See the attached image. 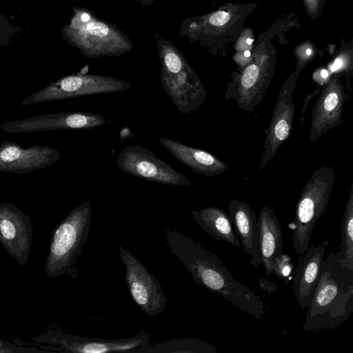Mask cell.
<instances>
[{"label":"cell","instance_id":"6da1fadb","mask_svg":"<svg viewBox=\"0 0 353 353\" xmlns=\"http://www.w3.org/2000/svg\"><path fill=\"white\" fill-rule=\"evenodd\" d=\"M164 238L170 252L183 263L196 283L256 319L265 317V307L260 296L236 281L216 255L174 228H164Z\"/></svg>","mask_w":353,"mask_h":353},{"label":"cell","instance_id":"7a4b0ae2","mask_svg":"<svg viewBox=\"0 0 353 353\" xmlns=\"http://www.w3.org/2000/svg\"><path fill=\"white\" fill-rule=\"evenodd\" d=\"M305 332L332 330L353 312V270L336 253L330 252L321 265L314 295L306 308Z\"/></svg>","mask_w":353,"mask_h":353},{"label":"cell","instance_id":"3957f363","mask_svg":"<svg viewBox=\"0 0 353 353\" xmlns=\"http://www.w3.org/2000/svg\"><path fill=\"white\" fill-rule=\"evenodd\" d=\"M91 203L84 201L73 208L54 230L45 262V273L54 279L65 274H78L76 261L88 241Z\"/></svg>","mask_w":353,"mask_h":353},{"label":"cell","instance_id":"277c9868","mask_svg":"<svg viewBox=\"0 0 353 353\" xmlns=\"http://www.w3.org/2000/svg\"><path fill=\"white\" fill-rule=\"evenodd\" d=\"M336 174L332 166L316 169L302 189L296 204L292 241L296 254L302 255L309 247L314 226L326 212Z\"/></svg>","mask_w":353,"mask_h":353},{"label":"cell","instance_id":"5b68a950","mask_svg":"<svg viewBox=\"0 0 353 353\" xmlns=\"http://www.w3.org/2000/svg\"><path fill=\"white\" fill-rule=\"evenodd\" d=\"M34 343L48 350L76 353L130 352L139 353L150 343L148 334L141 332L130 338L104 339L70 335L48 331L32 338Z\"/></svg>","mask_w":353,"mask_h":353},{"label":"cell","instance_id":"8992f818","mask_svg":"<svg viewBox=\"0 0 353 353\" xmlns=\"http://www.w3.org/2000/svg\"><path fill=\"white\" fill-rule=\"evenodd\" d=\"M130 87L129 83L108 77L70 75L52 82L30 94L20 105H28L77 97L114 93L126 90Z\"/></svg>","mask_w":353,"mask_h":353},{"label":"cell","instance_id":"52a82bcc","mask_svg":"<svg viewBox=\"0 0 353 353\" xmlns=\"http://www.w3.org/2000/svg\"><path fill=\"white\" fill-rule=\"evenodd\" d=\"M119 250L125 268V279L132 299L146 314L158 316L166 304L160 283L130 252L121 245H119Z\"/></svg>","mask_w":353,"mask_h":353},{"label":"cell","instance_id":"ba28073f","mask_svg":"<svg viewBox=\"0 0 353 353\" xmlns=\"http://www.w3.org/2000/svg\"><path fill=\"white\" fill-rule=\"evenodd\" d=\"M117 163L126 173L148 181L174 186L192 184L183 174L139 145L124 148L119 154Z\"/></svg>","mask_w":353,"mask_h":353},{"label":"cell","instance_id":"9c48e42d","mask_svg":"<svg viewBox=\"0 0 353 353\" xmlns=\"http://www.w3.org/2000/svg\"><path fill=\"white\" fill-rule=\"evenodd\" d=\"M296 79V75L290 77L279 91L270 125L265 131V138L259 161V171L265 168L291 134L295 114L292 97Z\"/></svg>","mask_w":353,"mask_h":353},{"label":"cell","instance_id":"30bf717a","mask_svg":"<svg viewBox=\"0 0 353 353\" xmlns=\"http://www.w3.org/2000/svg\"><path fill=\"white\" fill-rule=\"evenodd\" d=\"M32 238L29 216L12 203H1L0 243L20 266L28 263Z\"/></svg>","mask_w":353,"mask_h":353},{"label":"cell","instance_id":"8fae6325","mask_svg":"<svg viewBox=\"0 0 353 353\" xmlns=\"http://www.w3.org/2000/svg\"><path fill=\"white\" fill-rule=\"evenodd\" d=\"M105 123V118L99 113L70 112L14 120L1 124L0 128L8 133H30L58 130H89Z\"/></svg>","mask_w":353,"mask_h":353},{"label":"cell","instance_id":"7c38bea8","mask_svg":"<svg viewBox=\"0 0 353 353\" xmlns=\"http://www.w3.org/2000/svg\"><path fill=\"white\" fill-rule=\"evenodd\" d=\"M61 157L60 152L49 145L23 148L11 141L0 144V172L27 174L50 166Z\"/></svg>","mask_w":353,"mask_h":353},{"label":"cell","instance_id":"4fadbf2b","mask_svg":"<svg viewBox=\"0 0 353 353\" xmlns=\"http://www.w3.org/2000/svg\"><path fill=\"white\" fill-rule=\"evenodd\" d=\"M312 111L310 140L316 143L330 130L343 123L342 114L345 99L344 88L334 77L323 85Z\"/></svg>","mask_w":353,"mask_h":353},{"label":"cell","instance_id":"5bb4252c","mask_svg":"<svg viewBox=\"0 0 353 353\" xmlns=\"http://www.w3.org/2000/svg\"><path fill=\"white\" fill-rule=\"evenodd\" d=\"M328 245L329 241L326 240L308 247L300 255L299 265L293 272L292 288L303 310H306L314 295Z\"/></svg>","mask_w":353,"mask_h":353},{"label":"cell","instance_id":"9a60e30c","mask_svg":"<svg viewBox=\"0 0 353 353\" xmlns=\"http://www.w3.org/2000/svg\"><path fill=\"white\" fill-rule=\"evenodd\" d=\"M228 209L234 232L240 238L243 249L250 256V263L255 268H259L261 265L259 225L255 213L247 202L237 199H231Z\"/></svg>","mask_w":353,"mask_h":353},{"label":"cell","instance_id":"2e32d148","mask_svg":"<svg viewBox=\"0 0 353 353\" xmlns=\"http://www.w3.org/2000/svg\"><path fill=\"white\" fill-rule=\"evenodd\" d=\"M159 141L176 159L196 174L212 176L228 170V166L224 162L206 150L165 137H160Z\"/></svg>","mask_w":353,"mask_h":353},{"label":"cell","instance_id":"e0dca14e","mask_svg":"<svg viewBox=\"0 0 353 353\" xmlns=\"http://www.w3.org/2000/svg\"><path fill=\"white\" fill-rule=\"evenodd\" d=\"M257 221L261 264L269 276L272 274L274 259L283 253L282 230L276 214L268 206L261 208Z\"/></svg>","mask_w":353,"mask_h":353},{"label":"cell","instance_id":"ac0fdd59","mask_svg":"<svg viewBox=\"0 0 353 353\" xmlns=\"http://www.w3.org/2000/svg\"><path fill=\"white\" fill-rule=\"evenodd\" d=\"M192 219L207 233L217 241H224L241 248L229 214L218 207H206L192 210Z\"/></svg>","mask_w":353,"mask_h":353},{"label":"cell","instance_id":"d6986e66","mask_svg":"<svg viewBox=\"0 0 353 353\" xmlns=\"http://www.w3.org/2000/svg\"><path fill=\"white\" fill-rule=\"evenodd\" d=\"M214 347L203 340L183 338L163 343H150L139 353H216Z\"/></svg>","mask_w":353,"mask_h":353},{"label":"cell","instance_id":"ffe728a7","mask_svg":"<svg viewBox=\"0 0 353 353\" xmlns=\"http://www.w3.org/2000/svg\"><path fill=\"white\" fill-rule=\"evenodd\" d=\"M343 265L353 270V183L342 220V242L340 250L336 253Z\"/></svg>","mask_w":353,"mask_h":353},{"label":"cell","instance_id":"44dd1931","mask_svg":"<svg viewBox=\"0 0 353 353\" xmlns=\"http://www.w3.org/2000/svg\"><path fill=\"white\" fill-rule=\"evenodd\" d=\"M294 263L290 256L281 254L273 261L272 274L288 284L293 278Z\"/></svg>","mask_w":353,"mask_h":353},{"label":"cell","instance_id":"7402d4cb","mask_svg":"<svg viewBox=\"0 0 353 353\" xmlns=\"http://www.w3.org/2000/svg\"><path fill=\"white\" fill-rule=\"evenodd\" d=\"M86 28L91 34L99 37L106 36L109 32L108 26L101 22H90Z\"/></svg>","mask_w":353,"mask_h":353},{"label":"cell","instance_id":"603a6c76","mask_svg":"<svg viewBox=\"0 0 353 353\" xmlns=\"http://www.w3.org/2000/svg\"><path fill=\"white\" fill-rule=\"evenodd\" d=\"M230 18V14L225 11H218L213 14L209 19L210 23L216 26L226 23Z\"/></svg>","mask_w":353,"mask_h":353},{"label":"cell","instance_id":"cb8c5ba5","mask_svg":"<svg viewBox=\"0 0 353 353\" xmlns=\"http://www.w3.org/2000/svg\"><path fill=\"white\" fill-rule=\"evenodd\" d=\"M321 88H322V86L319 85V87L316 89V90H314L312 93L309 94L305 97V101H304V103H303V108H302L301 114V122H300V123H301V125L303 123L304 116H305V111H306V109H307V108L308 106V104H309L310 101H311V99L314 97L318 95L320 93Z\"/></svg>","mask_w":353,"mask_h":353},{"label":"cell","instance_id":"d4e9b609","mask_svg":"<svg viewBox=\"0 0 353 353\" xmlns=\"http://www.w3.org/2000/svg\"><path fill=\"white\" fill-rule=\"evenodd\" d=\"M330 73L326 69H322L318 74L313 76L314 81L319 83V85L323 86L329 82Z\"/></svg>","mask_w":353,"mask_h":353},{"label":"cell","instance_id":"484cf974","mask_svg":"<svg viewBox=\"0 0 353 353\" xmlns=\"http://www.w3.org/2000/svg\"><path fill=\"white\" fill-rule=\"evenodd\" d=\"M259 285L261 290L269 293L273 292L276 289V285L274 282H271L264 278L259 279Z\"/></svg>","mask_w":353,"mask_h":353},{"label":"cell","instance_id":"4316f807","mask_svg":"<svg viewBox=\"0 0 353 353\" xmlns=\"http://www.w3.org/2000/svg\"><path fill=\"white\" fill-rule=\"evenodd\" d=\"M343 65V61L341 58H337L334 63L330 65V70L331 72H334L341 69Z\"/></svg>","mask_w":353,"mask_h":353},{"label":"cell","instance_id":"83f0119b","mask_svg":"<svg viewBox=\"0 0 353 353\" xmlns=\"http://www.w3.org/2000/svg\"><path fill=\"white\" fill-rule=\"evenodd\" d=\"M81 19L83 21L86 22L90 19V17L88 14L85 13L81 15Z\"/></svg>","mask_w":353,"mask_h":353},{"label":"cell","instance_id":"f1b7e54d","mask_svg":"<svg viewBox=\"0 0 353 353\" xmlns=\"http://www.w3.org/2000/svg\"><path fill=\"white\" fill-rule=\"evenodd\" d=\"M244 56L245 57H249L250 56V52L249 50H246L244 52Z\"/></svg>","mask_w":353,"mask_h":353},{"label":"cell","instance_id":"f546056e","mask_svg":"<svg viewBox=\"0 0 353 353\" xmlns=\"http://www.w3.org/2000/svg\"><path fill=\"white\" fill-rule=\"evenodd\" d=\"M252 41H253V40H252V39H250V38H248V39H247V40H246V42H247V43H248V45L252 44Z\"/></svg>","mask_w":353,"mask_h":353},{"label":"cell","instance_id":"4dcf8cb0","mask_svg":"<svg viewBox=\"0 0 353 353\" xmlns=\"http://www.w3.org/2000/svg\"><path fill=\"white\" fill-rule=\"evenodd\" d=\"M306 54L310 56L311 54V49L308 48L306 50Z\"/></svg>","mask_w":353,"mask_h":353}]
</instances>
